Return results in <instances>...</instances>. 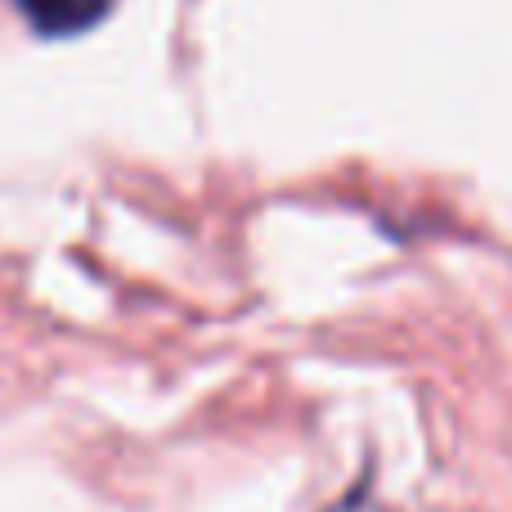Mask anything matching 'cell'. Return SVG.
Wrapping results in <instances>:
<instances>
[{"mask_svg": "<svg viewBox=\"0 0 512 512\" xmlns=\"http://www.w3.org/2000/svg\"><path fill=\"white\" fill-rule=\"evenodd\" d=\"M14 5L36 36H45V41H68V36H81L95 23H104L113 0H14Z\"/></svg>", "mask_w": 512, "mask_h": 512, "instance_id": "cell-1", "label": "cell"}]
</instances>
